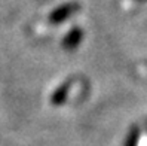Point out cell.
<instances>
[{"label": "cell", "mask_w": 147, "mask_h": 146, "mask_svg": "<svg viewBox=\"0 0 147 146\" xmlns=\"http://www.w3.org/2000/svg\"><path fill=\"white\" fill-rule=\"evenodd\" d=\"M76 9H79V6H77V5H65L63 7H59L58 11H55L52 14V16H51V20H52V21H61V20L67 18V16L70 15L71 12H74Z\"/></svg>", "instance_id": "obj_1"}]
</instances>
